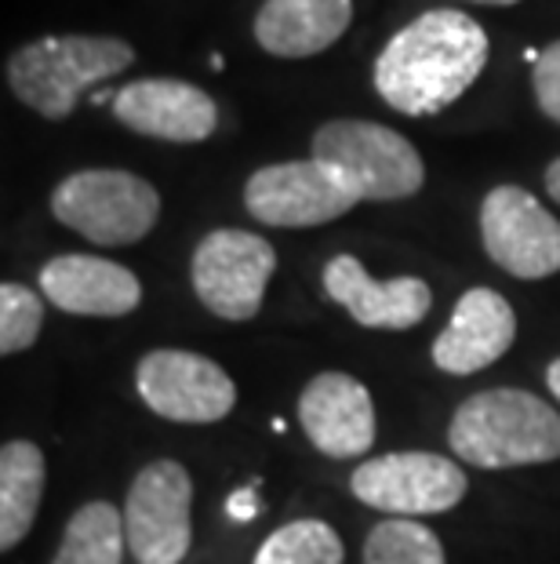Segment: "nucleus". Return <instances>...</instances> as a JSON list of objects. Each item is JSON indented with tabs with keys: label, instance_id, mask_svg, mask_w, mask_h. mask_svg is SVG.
Wrapping results in <instances>:
<instances>
[{
	"label": "nucleus",
	"instance_id": "412c9836",
	"mask_svg": "<svg viewBox=\"0 0 560 564\" xmlns=\"http://www.w3.org/2000/svg\"><path fill=\"white\" fill-rule=\"evenodd\" d=\"M364 564H444V546L426 524L389 518L367 532Z\"/></svg>",
	"mask_w": 560,
	"mask_h": 564
},
{
	"label": "nucleus",
	"instance_id": "1a4fd4ad",
	"mask_svg": "<svg viewBox=\"0 0 560 564\" xmlns=\"http://www.w3.org/2000/svg\"><path fill=\"white\" fill-rule=\"evenodd\" d=\"M356 204L361 197L345 186V178L317 158L266 164L244 186L248 215L266 226H284V230L336 223Z\"/></svg>",
	"mask_w": 560,
	"mask_h": 564
},
{
	"label": "nucleus",
	"instance_id": "6ab92c4d",
	"mask_svg": "<svg viewBox=\"0 0 560 564\" xmlns=\"http://www.w3.org/2000/svg\"><path fill=\"white\" fill-rule=\"evenodd\" d=\"M124 546V513L106 499H95L66 521L63 546L52 564H121Z\"/></svg>",
	"mask_w": 560,
	"mask_h": 564
},
{
	"label": "nucleus",
	"instance_id": "9b49d317",
	"mask_svg": "<svg viewBox=\"0 0 560 564\" xmlns=\"http://www.w3.org/2000/svg\"><path fill=\"white\" fill-rule=\"evenodd\" d=\"M135 387L150 412L172 423H219L237 404L233 379L189 350H150L135 368Z\"/></svg>",
	"mask_w": 560,
	"mask_h": 564
},
{
	"label": "nucleus",
	"instance_id": "b1692460",
	"mask_svg": "<svg viewBox=\"0 0 560 564\" xmlns=\"http://www.w3.org/2000/svg\"><path fill=\"white\" fill-rule=\"evenodd\" d=\"M230 518L252 521L255 518V491H233L230 496Z\"/></svg>",
	"mask_w": 560,
	"mask_h": 564
},
{
	"label": "nucleus",
	"instance_id": "4468645a",
	"mask_svg": "<svg viewBox=\"0 0 560 564\" xmlns=\"http://www.w3.org/2000/svg\"><path fill=\"white\" fill-rule=\"evenodd\" d=\"M325 292L364 328L408 332L430 314L433 292L422 278L375 281L353 256H336L325 267Z\"/></svg>",
	"mask_w": 560,
	"mask_h": 564
},
{
	"label": "nucleus",
	"instance_id": "f3484780",
	"mask_svg": "<svg viewBox=\"0 0 560 564\" xmlns=\"http://www.w3.org/2000/svg\"><path fill=\"white\" fill-rule=\"evenodd\" d=\"M353 22V0H266L255 41L277 58H309L336 44Z\"/></svg>",
	"mask_w": 560,
	"mask_h": 564
},
{
	"label": "nucleus",
	"instance_id": "393cba45",
	"mask_svg": "<svg viewBox=\"0 0 560 564\" xmlns=\"http://www.w3.org/2000/svg\"><path fill=\"white\" fill-rule=\"evenodd\" d=\"M546 194H550L560 204V158L550 167H546Z\"/></svg>",
	"mask_w": 560,
	"mask_h": 564
},
{
	"label": "nucleus",
	"instance_id": "6e6552de",
	"mask_svg": "<svg viewBox=\"0 0 560 564\" xmlns=\"http://www.w3.org/2000/svg\"><path fill=\"white\" fill-rule=\"evenodd\" d=\"M277 270V251L248 230H211L197 245L189 278L194 292L222 321H252Z\"/></svg>",
	"mask_w": 560,
	"mask_h": 564
},
{
	"label": "nucleus",
	"instance_id": "dca6fc26",
	"mask_svg": "<svg viewBox=\"0 0 560 564\" xmlns=\"http://www.w3.org/2000/svg\"><path fill=\"white\" fill-rule=\"evenodd\" d=\"M41 292L63 314L124 317L142 303V284L121 262L102 256H55L41 267Z\"/></svg>",
	"mask_w": 560,
	"mask_h": 564
},
{
	"label": "nucleus",
	"instance_id": "2eb2a0df",
	"mask_svg": "<svg viewBox=\"0 0 560 564\" xmlns=\"http://www.w3.org/2000/svg\"><path fill=\"white\" fill-rule=\"evenodd\" d=\"M517 339V314L495 288H470L451 310V321L433 343V365L448 376H473L509 354Z\"/></svg>",
	"mask_w": 560,
	"mask_h": 564
},
{
	"label": "nucleus",
	"instance_id": "9d476101",
	"mask_svg": "<svg viewBox=\"0 0 560 564\" xmlns=\"http://www.w3.org/2000/svg\"><path fill=\"white\" fill-rule=\"evenodd\" d=\"M481 241L509 278L542 281L560 270V223L520 186H495L481 204Z\"/></svg>",
	"mask_w": 560,
	"mask_h": 564
},
{
	"label": "nucleus",
	"instance_id": "a878e982",
	"mask_svg": "<svg viewBox=\"0 0 560 564\" xmlns=\"http://www.w3.org/2000/svg\"><path fill=\"white\" fill-rule=\"evenodd\" d=\"M546 387H550V390H553V398L560 401V357H557V361H553L550 368H546Z\"/></svg>",
	"mask_w": 560,
	"mask_h": 564
},
{
	"label": "nucleus",
	"instance_id": "4be33fe9",
	"mask_svg": "<svg viewBox=\"0 0 560 564\" xmlns=\"http://www.w3.org/2000/svg\"><path fill=\"white\" fill-rule=\"evenodd\" d=\"M41 324H44V303L37 292H30L19 281L0 284V354L15 357L22 350H30L41 335Z\"/></svg>",
	"mask_w": 560,
	"mask_h": 564
},
{
	"label": "nucleus",
	"instance_id": "ddd939ff",
	"mask_svg": "<svg viewBox=\"0 0 560 564\" xmlns=\"http://www.w3.org/2000/svg\"><path fill=\"white\" fill-rule=\"evenodd\" d=\"M299 423L309 444L331 459H353L375 444V404L364 382L345 371H320L299 393Z\"/></svg>",
	"mask_w": 560,
	"mask_h": 564
},
{
	"label": "nucleus",
	"instance_id": "aec40b11",
	"mask_svg": "<svg viewBox=\"0 0 560 564\" xmlns=\"http://www.w3.org/2000/svg\"><path fill=\"white\" fill-rule=\"evenodd\" d=\"M342 557L345 550L336 528L303 518L266 535L252 564H342Z\"/></svg>",
	"mask_w": 560,
	"mask_h": 564
},
{
	"label": "nucleus",
	"instance_id": "7ed1b4c3",
	"mask_svg": "<svg viewBox=\"0 0 560 564\" xmlns=\"http://www.w3.org/2000/svg\"><path fill=\"white\" fill-rule=\"evenodd\" d=\"M135 63V47L121 37H41L11 52L4 77L22 106L44 121H66L91 84H102Z\"/></svg>",
	"mask_w": 560,
	"mask_h": 564
},
{
	"label": "nucleus",
	"instance_id": "20e7f679",
	"mask_svg": "<svg viewBox=\"0 0 560 564\" xmlns=\"http://www.w3.org/2000/svg\"><path fill=\"white\" fill-rule=\"evenodd\" d=\"M52 215L91 245L124 248L142 241L161 219V194L121 167H88L66 175L52 194Z\"/></svg>",
	"mask_w": 560,
	"mask_h": 564
},
{
	"label": "nucleus",
	"instance_id": "bb28decb",
	"mask_svg": "<svg viewBox=\"0 0 560 564\" xmlns=\"http://www.w3.org/2000/svg\"><path fill=\"white\" fill-rule=\"evenodd\" d=\"M473 4H492V8H509V4H520V0H473Z\"/></svg>",
	"mask_w": 560,
	"mask_h": 564
},
{
	"label": "nucleus",
	"instance_id": "39448f33",
	"mask_svg": "<svg viewBox=\"0 0 560 564\" xmlns=\"http://www.w3.org/2000/svg\"><path fill=\"white\" fill-rule=\"evenodd\" d=\"M314 158L345 178L361 200H404L419 194L426 164L400 131L375 121H328L314 135Z\"/></svg>",
	"mask_w": 560,
	"mask_h": 564
},
{
	"label": "nucleus",
	"instance_id": "f03ea898",
	"mask_svg": "<svg viewBox=\"0 0 560 564\" xmlns=\"http://www.w3.org/2000/svg\"><path fill=\"white\" fill-rule=\"evenodd\" d=\"M448 444L481 470L553 463L560 459V412L528 390H481L455 408Z\"/></svg>",
	"mask_w": 560,
	"mask_h": 564
},
{
	"label": "nucleus",
	"instance_id": "f8f14e48",
	"mask_svg": "<svg viewBox=\"0 0 560 564\" xmlns=\"http://www.w3.org/2000/svg\"><path fill=\"white\" fill-rule=\"evenodd\" d=\"M113 117L161 142H205L219 128L216 99L197 84L172 77L131 80L113 95Z\"/></svg>",
	"mask_w": 560,
	"mask_h": 564
},
{
	"label": "nucleus",
	"instance_id": "f257e3e1",
	"mask_svg": "<svg viewBox=\"0 0 560 564\" xmlns=\"http://www.w3.org/2000/svg\"><path fill=\"white\" fill-rule=\"evenodd\" d=\"M487 63V33L466 11L437 8L393 33L375 58V91L404 117H433L466 95Z\"/></svg>",
	"mask_w": 560,
	"mask_h": 564
},
{
	"label": "nucleus",
	"instance_id": "a211bd4d",
	"mask_svg": "<svg viewBox=\"0 0 560 564\" xmlns=\"http://www.w3.org/2000/svg\"><path fill=\"white\" fill-rule=\"evenodd\" d=\"M44 496V452L33 441L0 448V550H15L37 521Z\"/></svg>",
	"mask_w": 560,
	"mask_h": 564
},
{
	"label": "nucleus",
	"instance_id": "423d86ee",
	"mask_svg": "<svg viewBox=\"0 0 560 564\" xmlns=\"http://www.w3.org/2000/svg\"><path fill=\"white\" fill-rule=\"evenodd\" d=\"M194 481L186 466L157 459L142 466L124 499V535L139 564H183L194 543Z\"/></svg>",
	"mask_w": 560,
	"mask_h": 564
},
{
	"label": "nucleus",
	"instance_id": "5701e85b",
	"mask_svg": "<svg viewBox=\"0 0 560 564\" xmlns=\"http://www.w3.org/2000/svg\"><path fill=\"white\" fill-rule=\"evenodd\" d=\"M531 88H535V99H539V110L550 117L553 124H560V41L542 47L539 58H535Z\"/></svg>",
	"mask_w": 560,
	"mask_h": 564
},
{
	"label": "nucleus",
	"instance_id": "0eeeda50",
	"mask_svg": "<svg viewBox=\"0 0 560 564\" xmlns=\"http://www.w3.org/2000/svg\"><path fill=\"white\" fill-rule=\"evenodd\" d=\"M353 496L393 518H426L459 507L466 496V474L448 455L389 452L364 459L350 477Z\"/></svg>",
	"mask_w": 560,
	"mask_h": 564
}]
</instances>
